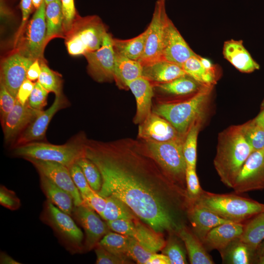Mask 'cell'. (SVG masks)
<instances>
[{"label":"cell","instance_id":"1","mask_svg":"<svg viewBox=\"0 0 264 264\" xmlns=\"http://www.w3.org/2000/svg\"><path fill=\"white\" fill-rule=\"evenodd\" d=\"M85 156L98 167L102 185L98 193L114 196L159 234L176 232L175 209L186 191L169 177L145 146L132 141L87 140Z\"/></svg>","mask_w":264,"mask_h":264},{"label":"cell","instance_id":"2","mask_svg":"<svg viewBox=\"0 0 264 264\" xmlns=\"http://www.w3.org/2000/svg\"><path fill=\"white\" fill-rule=\"evenodd\" d=\"M253 151L239 126H233L219 134L214 165L221 181L233 188L243 165Z\"/></svg>","mask_w":264,"mask_h":264},{"label":"cell","instance_id":"3","mask_svg":"<svg viewBox=\"0 0 264 264\" xmlns=\"http://www.w3.org/2000/svg\"><path fill=\"white\" fill-rule=\"evenodd\" d=\"M193 203L229 221L242 223L264 212V204L235 194H215L203 190Z\"/></svg>","mask_w":264,"mask_h":264},{"label":"cell","instance_id":"4","mask_svg":"<svg viewBox=\"0 0 264 264\" xmlns=\"http://www.w3.org/2000/svg\"><path fill=\"white\" fill-rule=\"evenodd\" d=\"M84 134L80 133L62 145L32 142L14 147L15 155L61 163L68 168L77 160L85 156L87 141Z\"/></svg>","mask_w":264,"mask_h":264},{"label":"cell","instance_id":"5","mask_svg":"<svg viewBox=\"0 0 264 264\" xmlns=\"http://www.w3.org/2000/svg\"><path fill=\"white\" fill-rule=\"evenodd\" d=\"M212 88L205 87L185 101L159 104L153 112L166 119L184 136L192 124L202 117Z\"/></svg>","mask_w":264,"mask_h":264},{"label":"cell","instance_id":"6","mask_svg":"<svg viewBox=\"0 0 264 264\" xmlns=\"http://www.w3.org/2000/svg\"><path fill=\"white\" fill-rule=\"evenodd\" d=\"M107 28L98 16H77L64 39L71 55H84L95 51L102 45Z\"/></svg>","mask_w":264,"mask_h":264},{"label":"cell","instance_id":"7","mask_svg":"<svg viewBox=\"0 0 264 264\" xmlns=\"http://www.w3.org/2000/svg\"><path fill=\"white\" fill-rule=\"evenodd\" d=\"M144 141V146L153 158L173 182L185 190L187 164L183 152V138L164 142Z\"/></svg>","mask_w":264,"mask_h":264},{"label":"cell","instance_id":"8","mask_svg":"<svg viewBox=\"0 0 264 264\" xmlns=\"http://www.w3.org/2000/svg\"><path fill=\"white\" fill-rule=\"evenodd\" d=\"M40 220L52 228L61 243L71 254L84 251L83 233L71 215L46 200L43 204Z\"/></svg>","mask_w":264,"mask_h":264},{"label":"cell","instance_id":"9","mask_svg":"<svg viewBox=\"0 0 264 264\" xmlns=\"http://www.w3.org/2000/svg\"><path fill=\"white\" fill-rule=\"evenodd\" d=\"M46 4L43 0L19 38L15 41L14 51L33 61H45L44 51L46 33Z\"/></svg>","mask_w":264,"mask_h":264},{"label":"cell","instance_id":"10","mask_svg":"<svg viewBox=\"0 0 264 264\" xmlns=\"http://www.w3.org/2000/svg\"><path fill=\"white\" fill-rule=\"evenodd\" d=\"M166 0H156L152 20L147 28L143 54L138 61L142 65L161 60L166 27L169 20Z\"/></svg>","mask_w":264,"mask_h":264},{"label":"cell","instance_id":"11","mask_svg":"<svg viewBox=\"0 0 264 264\" xmlns=\"http://www.w3.org/2000/svg\"><path fill=\"white\" fill-rule=\"evenodd\" d=\"M88 62V70L97 82H105L114 80L115 53L113 38L108 32L100 47L84 55Z\"/></svg>","mask_w":264,"mask_h":264},{"label":"cell","instance_id":"12","mask_svg":"<svg viewBox=\"0 0 264 264\" xmlns=\"http://www.w3.org/2000/svg\"><path fill=\"white\" fill-rule=\"evenodd\" d=\"M232 189L237 194L264 189V148L253 151L249 155Z\"/></svg>","mask_w":264,"mask_h":264},{"label":"cell","instance_id":"13","mask_svg":"<svg viewBox=\"0 0 264 264\" xmlns=\"http://www.w3.org/2000/svg\"><path fill=\"white\" fill-rule=\"evenodd\" d=\"M72 215L85 231L84 251H89L94 248L109 232L110 228L107 222L103 221L99 214L84 202L74 206Z\"/></svg>","mask_w":264,"mask_h":264},{"label":"cell","instance_id":"14","mask_svg":"<svg viewBox=\"0 0 264 264\" xmlns=\"http://www.w3.org/2000/svg\"><path fill=\"white\" fill-rule=\"evenodd\" d=\"M25 159L34 166L39 175L45 176L68 192L73 199L74 206H78L83 203L81 195L75 186L67 167L53 161L30 158H26Z\"/></svg>","mask_w":264,"mask_h":264},{"label":"cell","instance_id":"15","mask_svg":"<svg viewBox=\"0 0 264 264\" xmlns=\"http://www.w3.org/2000/svg\"><path fill=\"white\" fill-rule=\"evenodd\" d=\"M34 61L14 51L2 62L0 82L15 98L18 90L27 78V72Z\"/></svg>","mask_w":264,"mask_h":264},{"label":"cell","instance_id":"16","mask_svg":"<svg viewBox=\"0 0 264 264\" xmlns=\"http://www.w3.org/2000/svg\"><path fill=\"white\" fill-rule=\"evenodd\" d=\"M68 106V102L62 94L55 95L51 106L42 111L16 138L14 147L44 138L49 123L59 110Z\"/></svg>","mask_w":264,"mask_h":264},{"label":"cell","instance_id":"17","mask_svg":"<svg viewBox=\"0 0 264 264\" xmlns=\"http://www.w3.org/2000/svg\"><path fill=\"white\" fill-rule=\"evenodd\" d=\"M42 111L31 108L28 102L22 105L16 99L13 110L1 122L5 141L16 140Z\"/></svg>","mask_w":264,"mask_h":264},{"label":"cell","instance_id":"18","mask_svg":"<svg viewBox=\"0 0 264 264\" xmlns=\"http://www.w3.org/2000/svg\"><path fill=\"white\" fill-rule=\"evenodd\" d=\"M197 55L169 19L166 29L161 60L181 66L188 59Z\"/></svg>","mask_w":264,"mask_h":264},{"label":"cell","instance_id":"19","mask_svg":"<svg viewBox=\"0 0 264 264\" xmlns=\"http://www.w3.org/2000/svg\"><path fill=\"white\" fill-rule=\"evenodd\" d=\"M138 136L144 140L164 142L183 138L166 119L151 112L139 125Z\"/></svg>","mask_w":264,"mask_h":264},{"label":"cell","instance_id":"20","mask_svg":"<svg viewBox=\"0 0 264 264\" xmlns=\"http://www.w3.org/2000/svg\"><path fill=\"white\" fill-rule=\"evenodd\" d=\"M243 228L242 223L228 222L221 224L210 231L202 242L207 250L216 249L220 251L240 238Z\"/></svg>","mask_w":264,"mask_h":264},{"label":"cell","instance_id":"21","mask_svg":"<svg viewBox=\"0 0 264 264\" xmlns=\"http://www.w3.org/2000/svg\"><path fill=\"white\" fill-rule=\"evenodd\" d=\"M189 203L188 217L192 226L193 233L201 242L212 229L221 224L231 222L195 203Z\"/></svg>","mask_w":264,"mask_h":264},{"label":"cell","instance_id":"22","mask_svg":"<svg viewBox=\"0 0 264 264\" xmlns=\"http://www.w3.org/2000/svg\"><path fill=\"white\" fill-rule=\"evenodd\" d=\"M222 54L226 60L242 72L251 73L260 68L259 65L245 48L242 40L225 41Z\"/></svg>","mask_w":264,"mask_h":264},{"label":"cell","instance_id":"23","mask_svg":"<svg viewBox=\"0 0 264 264\" xmlns=\"http://www.w3.org/2000/svg\"><path fill=\"white\" fill-rule=\"evenodd\" d=\"M134 95L136 103V111L134 119L135 124L141 123L151 113L154 87L151 82L143 77L127 84Z\"/></svg>","mask_w":264,"mask_h":264},{"label":"cell","instance_id":"24","mask_svg":"<svg viewBox=\"0 0 264 264\" xmlns=\"http://www.w3.org/2000/svg\"><path fill=\"white\" fill-rule=\"evenodd\" d=\"M142 77L150 82L163 83L187 75L181 66L164 60L142 65Z\"/></svg>","mask_w":264,"mask_h":264},{"label":"cell","instance_id":"25","mask_svg":"<svg viewBox=\"0 0 264 264\" xmlns=\"http://www.w3.org/2000/svg\"><path fill=\"white\" fill-rule=\"evenodd\" d=\"M176 233L184 243L191 264H214L203 243L193 232H192L186 227L181 226L177 230Z\"/></svg>","mask_w":264,"mask_h":264},{"label":"cell","instance_id":"26","mask_svg":"<svg viewBox=\"0 0 264 264\" xmlns=\"http://www.w3.org/2000/svg\"><path fill=\"white\" fill-rule=\"evenodd\" d=\"M40 178L41 189L47 200L62 211L71 216L74 207L72 196L45 176L40 175Z\"/></svg>","mask_w":264,"mask_h":264},{"label":"cell","instance_id":"27","mask_svg":"<svg viewBox=\"0 0 264 264\" xmlns=\"http://www.w3.org/2000/svg\"><path fill=\"white\" fill-rule=\"evenodd\" d=\"M142 65L139 61L115 53L114 80L119 88H128L129 83L142 77Z\"/></svg>","mask_w":264,"mask_h":264},{"label":"cell","instance_id":"28","mask_svg":"<svg viewBox=\"0 0 264 264\" xmlns=\"http://www.w3.org/2000/svg\"><path fill=\"white\" fill-rule=\"evenodd\" d=\"M46 33L45 45L54 38H64V16L61 0H54L46 5Z\"/></svg>","mask_w":264,"mask_h":264},{"label":"cell","instance_id":"29","mask_svg":"<svg viewBox=\"0 0 264 264\" xmlns=\"http://www.w3.org/2000/svg\"><path fill=\"white\" fill-rule=\"evenodd\" d=\"M155 85L161 92L174 96L195 94L206 87L200 84L188 75L168 82L157 83Z\"/></svg>","mask_w":264,"mask_h":264},{"label":"cell","instance_id":"30","mask_svg":"<svg viewBox=\"0 0 264 264\" xmlns=\"http://www.w3.org/2000/svg\"><path fill=\"white\" fill-rule=\"evenodd\" d=\"M147 31L130 39L113 38V45L116 54L135 61L142 57L145 46Z\"/></svg>","mask_w":264,"mask_h":264},{"label":"cell","instance_id":"31","mask_svg":"<svg viewBox=\"0 0 264 264\" xmlns=\"http://www.w3.org/2000/svg\"><path fill=\"white\" fill-rule=\"evenodd\" d=\"M240 239L256 254L258 247L264 240V212L255 215L244 224Z\"/></svg>","mask_w":264,"mask_h":264},{"label":"cell","instance_id":"32","mask_svg":"<svg viewBox=\"0 0 264 264\" xmlns=\"http://www.w3.org/2000/svg\"><path fill=\"white\" fill-rule=\"evenodd\" d=\"M186 73L200 84L213 87L216 82V71L206 68L197 55L186 61L181 66Z\"/></svg>","mask_w":264,"mask_h":264},{"label":"cell","instance_id":"33","mask_svg":"<svg viewBox=\"0 0 264 264\" xmlns=\"http://www.w3.org/2000/svg\"><path fill=\"white\" fill-rule=\"evenodd\" d=\"M224 264H249L254 254L240 238L231 242L226 247L219 251Z\"/></svg>","mask_w":264,"mask_h":264},{"label":"cell","instance_id":"34","mask_svg":"<svg viewBox=\"0 0 264 264\" xmlns=\"http://www.w3.org/2000/svg\"><path fill=\"white\" fill-rule=\"evenodd\" d=\"M135 228L132 237L146 249L156 253L161 250L166 242L161 234L156 232L150 227H147L137 220H135Z\"/></svg>","mask_w":264,"mask_h":264},{"label":"cell","instance_id":"35","mask_svg":"<svg viewBox=\"0 0 264 264\" xmlns=\"http://www.w3.org/2000/svg\"><path fill=\"white\" fill-rule=\"evenodd\" d=\"M106 198V206L101 217L106 221L118 219L136 220V215L121 200L113 196Z\"/></svg>","mask_w":264,"mask_h":264},{"label":"cell","instance_id":"36","mask_svg":"<svg viewBox=\"0 0 264 264\" xmlns=\"http://www.w3.org/2000/svg\"><path fill=\"white\" fill-rule=\"evenodd\" d=\"M132 237L109 232L98 243L109 252L118 256L127 257Z\"/></svg>","mask_w":264,"mask_h":264},{"label":"cell","instance_id":"37","mask_svg":"<svg viewBox=\"0 0 264 264\" xmlns=\"http://www.w3.org/2000/svg\"><path fill=\"white\" fill-rule=\"evenodd\" d=\"M201 118L195 121L187 132L183 144V152L187 166L196 168L197 139Z\"/></svg>","mask_w":264,"mask_h":264},{"label":"cell","instance_id":"38","mask_svg":"<svg viewBox=\"0 0 264 264\" xmlns=\"http://www.w3.org/2000/svg\"><path fill=\"white\" fill-rule=\"evenodd\" d=\"M240 127L246 141L253 151L264 148V129L254 119L240 125Z\"/></svg>","mask_w":264,"mask_h":264},{"label":"cell","instance_id":"39","mask_svg":"<svg viewBox=\"0 0 264 264\" xmlns=\"http://www.w3.org/2000/svg\"><path fill=\"white\" fill-rule=\"evenodd\" d=\"M41 72L38 82L48 92H53L55 95L62 94V80L60 75L51 70L45 61L40 63Z\"/></svg>","mask_w":264,"mask_h":264},{"label":"cell","instance_id":"40","mask_svg":"<svg viewBox=\"0 0 264 264\" xmlns=\"http://www.w3.org/2000/svg\"><path fill=\"white\" fill-rule=\"evenodd\" d=\"M76 163L82 170L90 187L94 191L99 192L102 185V178L96 165L86 156L79 158Z\"/></svg>","mask_w":264,"mask_h":264},{"label":"cell","instance_id":"41","mask_svg":"<svg viewBox=\"0 0 264 264\" xmlns=\"http://www.w3.org/2000/svg\"><path fill=\"white\" fill-rule=\"evenodd\" d=\"M179 239V236L178 238L174 235L170 236L161 250L162 254L169 258L171 264L187 263L186 252Z\"/></svg>","mask_w":264,"mask_h":264},{"label":"cell","instance_id":"42","mask_svg":"<svg viewBox=\"0 0 264 264\" xmlns=\"http://www.w3.org/2000/svg\"><path fill=\"white\" fill-rule=\"evenodd\" d=\"M185 182L187 196L189 202H195L199 198L203 192L196 173V168L187 166Z\"/></svg>","mask_w":264,"mask_h":264},{"label":"cell","instance_id":"43","mask_svg":"<svg viewBox=\"0 0 264 264\" xmlns=\"http://www.w3.org/2000/svg\"><path fill=\"white\" fill-rule=\"evenodd\" d=\"M154 253L143 247L132 237L127 256L138 264H147Z\"/></svg>","mask_w":264,"mask_h":264},{"label":"cell","instance_id":"44","mask_svg":"<svg viewBox=\"0 0 264 264\" xmlns=\"http://www.w3.org/2000/svg\"><path fill=\"white\" fill-rule=\"evenodd\" d=\"M96 255V264H129L130 258L118 256L109 252L102 246L97 243L94 247Z\"/></svg>","mask_w":264,"mask_h":264},{"label":"cell","instance_id":"45","mask_svg":"<svg viewBox=\"0 0 264 264\" xmlns=\"http://www.w3.org/2000/svg\"><path fill=\"white\" fill-rule=\"evenodd\" d=\"M68 169L72 180L79 190L82 198L93 190L89 185L82 170L76 163L72 164Z\"/></svg>","mask_w":264,"mask_h":264},{"label":"cell","instance_id":"46","mask_svg":"<svg viewBox=\"0 0 264 264\" xmlns=\"http://www.w3.org/2000/svg\"><path fill=\"white\" fill-rule=\"evenodd\" d=\"M49 92L37 81L29 97L28 103L36 110H43L47 104V97Z\"/></svg>","mask_w":264,"mask_h":264},{"label":"cell","instance_id":"47","mask_svg":"<svg viewBox=\"0 0 264 264\" xmlns=\"http://www.w3.org/2000/svg\"><path fill=\"white\" fill-rule=\"evenodd\" d=\"M16 102L14 97L7 90L4 85L0 84V114L1 123L13 110Z\"/></svg>","mask_w":264,"mask_h":264},{"label":"cell","instance_id":"48","mask_svg":"<svg viewBox=\"0 0 264 264\" xmlns=\"http://www.w3.org/2000/svg\"><path fill=\"white\" fill-rule=\"evenodd\" d=\"M0 204L12 211L18 209L21 205L20 199L15 192L1 185L0 187Z\"/></svg>","mask_w":264,"mask_h":264},{"label":"cell","instance_id":"49","mask_svg":"<svg viewBox=\"0 0 264 264\" xmlns=\"http://www.w3.org/2000/svg\"><path fill=\"white\" fill-rule=\"evenodd\" d=\"M135 220L118 219L106 222L110 229L112 231L132 237L135 228Z\"/></svg>","mask_w":264,"mask_h":264},{"label":"cell","instance_id":"50","mask_svg":"<svg viewBox=\"0 0 264 264\" xmlns=\"http://www.w3.org/2000/svg\"><path fill=\"white\" fill-rule=\"evenodd\" d=\"M64 16L63 28L65 35L71 28L74 21L78 16L74 0H61Z\"/></svg>","mask_w":264,"mask_h":264},{"label":"cell","instance_id":"51","mask_svg":"<svg viewBox=\"0 0 264 264\" xmlns=\"http://www.w3.org/2000/svg\"><path fill=\"white\" fill-rule=\"evenodd\" d=\"M83 202L94 210L101 217L105 209L107 199L94 190L82 197Z\"/></svg>","mask_w":264,"mask_h":264},{"label":"cell","instance_id":"52","mask_svg":"<svg viewBox=\"0 0 264 264\" xmlns=\"http://www.w3.org/2000/svg\"><path fill=\"white\" fill-rule=\"evenodd\" d=\"M35 83L28 79H26L20 86L17 95L16 99L21 104L25 105L34 88Z\"/></svg>","mask_w":264,"mask_h":264},{"label":"cell","instance_id":"53","mask_svg":"<svg viewBox=\"0 0 264 264\" xmlns=\"http://www.w3.org/2000/svg\"><path fill=\"white\" fill-rule=\"evenodd\" d=\"M32 5V0H21L20 6L22 13V20L16 34L15 40L19 38L28 22L27 20L31 12Z\"/></svg>","mask_w":264,"mask_h":264},{"label":"cell","instance_id":"54","mask_svg":"<svg viewBox=\"0 0 264 264\" xmlns=\"http://www.w3.org/2000/svg\"><path fill=\"white\" fill-rule=\"evenodd\" d=\"M41 72L40 62L36 60L30 66L27 72V79L33 81L38 79Z\"/></svg>","mask_w":264,"mask_h":264},{"label":"cell","instance_id":"55","mask_svg":"<svg viewBox=\"0 0 264 264\" xmlns=\"http://www.w3.org/2000/svg\"><path fill=\"white\" fill-rule=\"evenodd\" d=\"M147 264H171L167 256L163 254L154 253L148 261Z\"/></svg>","mask_w":264,"mask_h":264},{"label":"cell","instance_id":"56","mask_svg":"<svg viewBox=\"0 0 264 264\" xmlns=\"http://www.w3.org/2000/svg\"><path fill=\"white\" fill-rule=\"evenodd\" d=\"M0 264H21L14 258L4 252H1L0 255Z\"/></svg>","mask_w":264,"mask_h":264},{"label":"cell","instance_id":"57","mask_svg":"<svg viewBox=\"0 0 264 264\" xmlns=\"http://www.w3.org/2000/svg\"><path fill=\"white\" fill-rule=\"evenodd\" d=\"M256 122L264 129V109L254 119Z\"/></svg>","mask_w":264,"mask_h":264},{"label":"cell","instance_id":"58","mask_svg":"<svg viewBox=\"0 0 264 264\" xmlns=\"http://www.w3.org/2000/svg\"><path fill=\"white\" fill-rule=\"evenodd\" d=\"M256 254H257V256H264V240L258 247L256 251Z\"/></svg>","mask_w":264,"mask_h":264},{"label":"cell","instance_id":"59","mask_svg":"<svg viewBox=\"0 0 264 264\" xmlns=\"http://www.w3.org/2000/svg\"><path fill=\"white\" fill-rule=\"evenodd\" d=\"M43 0H32V3L33 6L37 9L41 4Z\"/></svg>","mask_w":264,"mask_h":264},{"label":"cell","instance_id":"60","mask_svg":"<svg viewBox=\"0 0 264 264\" xmlns=\"http://www.w3.org/2000/svg\"><path fill=\"white\" fill-rule=\"evenodd\" d=\"M55 0H44L46 5Z\"/></svg>","mask_w":264,"mask_h":264},{"label":"cell","instance_id":"61","mask_svg":"<svg viewBox=\"0 0 264 264\" xmlns=\"http://www.w3.org/2000/svg\"><path fill=\"white\" fill-rule=\"evenodd\" d=\"M261 109L262 110L264 109V99L261 104Z\"/></svg>","mask_w":264,"mask_h":264}]
</instances>
